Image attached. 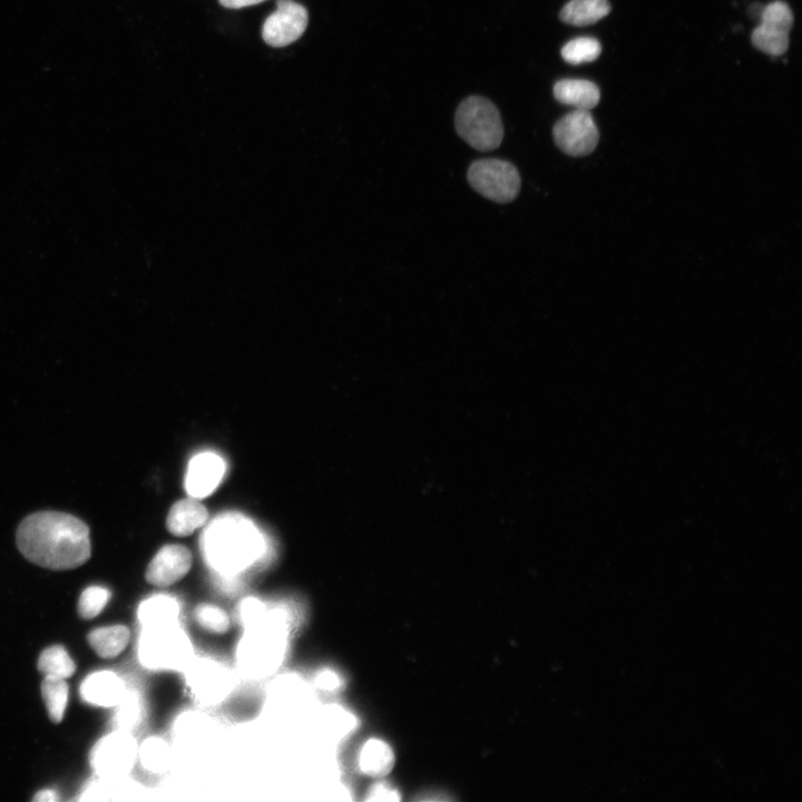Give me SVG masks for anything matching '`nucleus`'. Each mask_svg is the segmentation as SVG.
<instances>
[{
	"label": "nucleus",
	"mask_w": 802,
	"mask_h": 802,
	"mask_svg": "<svg viewBox=\"0 0 802 802\" xmlns=\"http://www.w3.org/2000/svg\"><path fill=\"white\" fill-rule=\"evenodd\" d=\"M37 666L39 672L45 676L49 675L60 678H68L76 671L72 658L61 645H52L45 648L39 655Z\"/></svg>",
	"instance_id": "nucleus-23"
},
{
	"label": "nucleus",
	"mask_w": 802,
	"mask_h": 802,
	"mask_svg": "<svg viewBox=\"0 0 802 802\" xmlns=\"http://www.w3.org/2000/svg\"><path fill=\"white\" fill-rule=\"evenodd\" d=\"M556 145L567 155L578 157L590 154L598 143V129L591 114L585 109H575L554 126Z\"/></svg>",
	"instance_id": "nucleus-9"
},
{
	"label": "nucleus",
	"mask_w": 802,
	"mask_h": 802,
	"mask_svg": "<svg viewBox=\"0 0 802 802\" xmlns=\"http://www.w3.org/2000/svg\"><path fill=\"white\" fill-rule=\"evenodd\" d=\"M751 39L755 48L771 56H780L789 48V32L772 26L759 23Z\"/></svg>",
	"instance_id": "nucleus-26"
},
{
	"label": "nucleus",
	"mask_w": 802,
	"mask_h": 802,
	"mask_svg": "<svg viewBox=\"0 0 802 802\" xmlns=\"http://www.w3.org/2000/svg\"><path fill=\"white\" fill-rule=\"evenodd\" d=\"M393 760L392 750L385 742L371 739L360 752L359 765L366 775L381 776L391 771Z\"/></svg>",
	"instance_id": "nucleus-20"
},
{
	"label": "nucleus",
	"mask_w": 802,
	"mask_h": 802,
	"mask_svg": "<svg viewBox=\"0 0 802 802\" xmlns=\"http://www.w3.org/2000/svg\"><path fill=\"white\" fill-rule=\"evenodd\" d=\"M126 691L125 682L110 671L95 672L88 675L80 685L81 698L89 704L102 707L116 706Z\"/></svg>",
	"instance_id": "nucleus-12"
},
{
	"label": "nucleus",
	"mask_w": 802,
	"mask_h": 802,
	"mask_svg": "<svg viewBox=\"0 0 802 802\" xmlns=\"http://www.w3.org/2000/svg\"><path fill=\"white\" fill-rule=\"evenodd\" d=\"M314 684L322 691L334 692L342 686V681L338 673L331 669H323L315 676Z\"/></svg>",
	"instance_id": "nucleus-33"
},
{
	"label": "nucleus",
	"mask_w": 802,
	"mask_h": 802,
	"mask_svg": "<svg viewBox=\"0 0 802 802\" xmlns=\"http://www.w3.org/2000/svg\"><path fill=\"white\" fill-rule=\"evenodd\" d=\"M138 757L146 770L160 773L169 766L170 747L164 739L150 736L138 749Z\"/></svg>",
	"instance_id": "nucleus-25"
},
{
	"label": "nucleus",
	"mask_w": 802,
	"mask_h": 802,
	"mask_svg": "<svg viewBox=\"0 0 802 802\" xmlns=\"http://www.w3.org/2000/svg\"><path fill=\"white\" fill-rule=\"evenodd\" d=\"M321 731L331 739L340 740L356 726V718L348 710L339 705H327L320 714Z\"/></svg>",
	"instance_id": "nucleus-22"
},
{
	"label": "nucleus",
	"mask_w": 802,
	"mask_h": 802,
	"mask_svg": "<svg viewBox=\"0 0 802 802\" xmlns=\"http://www.w3.org/2000/svg\"><path fill=\"white\" fill-rule=\"evenodd\" d=\"M69 687L65 678L46 675L41 682V695L49 718L59 723L63 718L68 702Z\"/></svg>",
	"instance_id": "nucleus-21"
},
{
	"label": "nucleus",
	"mask_w": 802,
	"mask_h": 802,
	"mask_svg": "<svg viewBox=\"0 0 802 802\" xmlns=\"http://www.w3.org/2000/svg\"><path fill=\"white\" fill-rule=\"evenodd\" d=\"M196 623L205 630L213 634H225L231 627L228 614L214 604H200L194 610Z\"/></svg>",
	"instance_id": "nucleus-29"
},
{
	"label": "nucleus",
	"mask_w": 802,
	"mask_h": 802,
	"mask_svg": "<svg viewBox=\"0 0 802 802\" xmlns=\"http://www.w3.org/2000/svg\"><path fill=\"white\" fill-rule=\"evenodd\" d=\"M287 644V618L283 610L271 609L264 622L245 629L236 648V663L247 677L272 674L281 664Z\"/></svg>",
	"instance_id": "nucleus-2"
},
{
	"label": "nucleus",
	"mask_w": 802,
	"mask_h": 802,
	"mask_svg": "<svg viewBox=\"0 0 802 802\" xmlns=\"http://www.w3.org/2000/svg\"><path fill=\"white\" fill-rule=\"evenodd\" d=\"M115 707L116 712L113 718L115 730L131 732L140 723L144 706L137 691L127 689Z\"/></svg>",
	"instance_id": "nucleus-24"
},
{
	"label": "nucleus",
	"mask_w": 802,
	"mask_h": 802,
	"mask_svg": "<svg viewBox=\"0 0 802 802\" xmlns=\"http://www.w3.org/2000/svg\"><path fill=\"white\" fill-rule=\"evenodd\" d=\"M555 98L575 109L589 110L599 102L598 87L586 79H561L554 86Z\"/></svg>",
	"instance_id": "nucleus-16"
},
{
	"label": "nucleus",
	"mask_w": 802,
	"mask_h": 802,
	"mask_svg": "<svg viewBox=\"0 0 802 802\" xmlns=\"http://www.w3.org/2000/svg\"><path fill=\"white\" fill-rule=\"evenodd\" d=\"M183 673L189 694L205 705L224 701L235 685L231 669L212 658L194 657Z\"/></svg>",
	"instance_id": "nucleus-7"
},
{
	"label": "nucleus",
	"mask_w": 802,
	"mask_h": 802,
	"mask_svg": "<svg viewBox=\"0 0 802 802\" xmlns=\"http://www.w3.org/2000/svg\"><path fill=\"white\" fill-rule=\"evenodd\" d=\"M219 3L228 9H241L261 3L265 0H218Z\"/></svg>",
	"instance_id": "nucleus-35"
},
{
	"label": "nucleus",
	"mask_w": 802,
	"mask_h": 802,
	"mask_svg": "<svg viewBox=\"0 0 802 802\" xmlns=\"http://www.w3.org/2000/svg\"><path fill=\"white\" fill-rule=\"evenodd\" d=\"M130 630L125 625L99 627L88 634V643L102 658L118 656L128 645Z\"/></svg>",
	"instance_id": "nucleus-18"
},
{
	"label": "nucleus",
	"mask_w": 802,
	"mask_h": 802,
	"mask_svg": "<svg viewBox=\"0 0 802 802\" xmlns=\"http://www.w3.org/2000/svg\"><path fill=\"white\" fill-rule=\"evenodd\" d=\"M760 23L780 28L790 32L793 25V14L790 7L782 1H774L763 8Z\"/></svg>",
	"instance_id": "nucleus-32"
},
{
	"label": "nucleus",
	"mask_w": 802,
	"mask_h": 802,
	"mask_svg": "<svg viewBox=\"0 0 802 802\" xmlns=\"http://www.w3.org/2000/svg\"><path fill=\"white\" fill-rule=\"evenodd\" d=\"M110 591L100 586L86 588L78 602V613L85 619H91L99 615L110 599Z\"/></svg>",
	"instance_id": "nucleus-30"
},
{
	"label": "nucleus",
	"mask_w": 802,
	"mask_h": 802,
	"mask_svg": "<svg viewBox=\"0 0 802 802\" xmlns=\"http://www.w3.org/2000/svg\"><path fill=\"white\" fill-rule=\"evenodd\" d=\"M17 546L31 563L55 570L79 567L91 554L87 525L59 511H39L26 517L17 530Z\"/></svg>",
	"instance_id": "nucleus-1"
},
{
	"label": "nucleus",
	"mask_w": 802,
	"mask_h": 802,
	"mask_svg": "<svg viewBox=\"0 0 802 802\" xmlns=\"http://www.w3.org/2000/svg\"><path fill=\"white\" fill-rule=\"evenodd\" d=\"M470 186L497 203L514 200L520 189V176L509 162L497 158H485L473 162L468 169Z\"/></svg>",
	"instance_id": "nucleus-6"
},
{
	"label": "nucleus",
	"mask_w": 802,
	"mask_h": 802,
	"mask_svg": "<svg viewBox=\"0 0 802 802\" xmlns=\"http://www.w3.org/2000/svg\"><path fill=\"white\" fill-rule=\"evenodd\" d=\"M138 746L131 732L115 730L101 737L90 752V764L105 777H123L133 769Z\"/></svg>",
	"instance_id": "nucleus-8"
},
{
	"label": "nucleus",
	"mask_w": 802,
	"mask_h": 802,
	"mask_svg": "<svg viewBox=\"0 0 802 802\" xmlns=\"http://www.w3.org/2000/svg\"><path fill=\"white\" fill-rule=\"evenodd\" d=\"M137 617L143 628L176 625L179 624L180 604L170 595L156 594L139 604Z\"/></svg>",
	"instance_id": "nucleus-14"
},
{
	"label": "nucleus",
	"mask_w": 802,
	"mask_h": 802,
	"mask_svg": "<svg viewBox=\"0 0 802 802\" xmlns=\"http://www.w3.org/2000/svg\"><path fill=\"white\" fill-rule=\"evenodd\" d=\"M270 608L255 597L244 598L237 608V615L241 624L245 629H250L261 625L266 618Z\"/></svg>",
	"instance_id": "nucleus-31"
},
{
	"label": "nucleus",
	"mask_w": 802,
	"mask_h": 802,
	"mask_svg": "<svg viewBox=\"0 0 802 802\" xmlns=\"http://www.w3.org/2000/svg\"><path fill=\"white\" fill-rule=\"evenodd\" d=\"M368 801H398V792L388 784L378 783L369 792Z\"/></svg>",
	"instance_id": "nucleus-34"
},
{
	"label": "nucleus",
	"mask_w": 802,
	"mask_h": 802,
	"mask_svg": "<svg viewBox=\"0 0 802 802\" xmlns=\"http://www.w3.org/2000/svg\"><path fill=\"white\" fill-rule=\"evenodd\" d=\"M143 793L138 783L123 777L99 776L87 785L82 792L81 800L86 801H109L135 799Z\"/></svg>",
	"instance_id": "nucleus-17"
},
{
	"label": "nucleus",
	"mask_w": 802,
	"mask_h": 802,
	"mask_svg": "<svg viewBox=\"0 0 802 802\" xmlns=\"http://www.w3.org/2000/svg\"><path fill=\"white\" fill-rule=\"evenodd\" d=\"M270 695L276 704L293 705L304 701L307 688L299 676L284 675L271 685Z\"/></svg>",
	"instance_id": "nucleus-27"
},
{
	"label": "nucleus",
	"mask_w": 802,
	"mask_h": 802,
	"mask_svg": "<svg viewBox=\"0 0 802 802\" xmlns=\"http://www.w3.org/2000/svg\"><path fill=\"white\" fill-rule=\"evenodd\" d=\"M602 47L598 40L589 37H580L568 41L561 49V57L565 61L579 65L590 62L600 55Z\"/></svg>",
	"instance_id": "nucleus-28"
},
{
	"label": "nucleus",
	"mask_w": 802,
	"mask_h": 802,
	"mask_svg": "<svg viewBox=\"0 0 802 802\" xmlns=\"http://www.w3.org/2000/svg\"><path fill=\"white\" fill-rule=\"evenodd\" d=\"M454 125L459 136L480 151L497 148L503 137V126L497 107L480 96L468 97L459 105Z\"/></svg>",
	"instance_id": "nucleus-5"
},
{
	"label": "nucleus",
	"mask_w": 802,
	"mask_h": 802,
	"mask_svg": "<svg viewBox=\"0 0 802 802\" xmlns=\"http://www.w3.org/2000/svg\"><path fill=\"white\" fill-rule=\"evenodd\" d=\"M309 22L307 10L293 0H278L277 8L264 21L262 37L272 47H285L296 41Z\"/></svg>",
	"instance_id": "nucleus-10"
},
{
	"label": "nucleus",
	"mask_w": 802,
	"mask_h": 802,
	"mask_svg": "<svg viewBox=\"0 0 802 802\" xmlns=\"http://www.w3.org/2000/svg\"><path fill=\"white\" fill-rule=\"evenodd\" d=\"M224 473L222 459L212 453L195 457L186 475V490L193 498L208 496L218 485Z\"/></svg>",
	"instance_id": "nucleus-13"
},
{
	"label": "nucleus",
	"mask_w": 802,
	"mask_h": 802,
	"mask_svg": "<svg viewBox=\"0 0 802 802\" xmlns=\"http://www.w3.org/2000/svg\"><path fill=\"white\" fill-rule=\"evenodd\" d=\"M137 653L144 667L157 672H183L194 658L192 640L179 624L143 628Z\"/></svg>",
	"instance_id": "nucleus-4"
},
{
	"label": "nucleus",
	"mask_w": 802,
	"mask_h": 802,
	"mask_svg": "<svg viewBox=\"0 0 802 802\" xmlns=\"http://www.w3.org/2000/svg\"><path fill=\"white\" fill-rule=\"evenodd\" d=\"M192 564V554L185 546L166 545L148 564L145 578L153 586L168 587L184 578Z\"/></svg>",
	"instance_id": "nucleus-11"
},
{
	"label": "nucleus",
	"mask_w": 802,
	"mask_h": 802,
	"mask_svg": "<svg viewBox=\"0 0 802 802\" xmlns=\"http://www.w3.org/2000/svg\"><path fill=\"white\" fill-rule=\"evenodd\" d=\"M207 510L196 498L183 499L174 503L168 512L166 526L175 536H188L203 526Z\"/></svg>",
	"instance_id": "nucleus-15"
},
{
	"label": "nucleus",
	"mask_w": 802,
	"mask_h": 802,
	"mask_svg": "<svg viewBox=\"0 0 802 802\" xmlns=\"http://www.w3.org/2000/svg\"><path fill=\"white\" fill-rule=\"evenodd\" d=\"M610 12L608 0H570L560 11V19L571 26H588Z\"/></svg>",
	"instance_id": "nucleus-19"
},
{
	"label": "nucleus",
	"mask_w": 802,
	"mask_h": 802,
	"mask_svg": "<svg viewBox=\"0 0 802 802\" xmlns=\"http://www.w3.org/2000/svg\"><path fill=\"white\" fill-rule=\"evenodd\" d=\"M206 537L205 552L212 566L222 573H236L255 561L262 540L250 525L237 518L213 526Z\"/></svg>",
	"instance_id": "nucleus-3"
},
{
	"label": "nucleus",
	"mask_w": 802,
	"mask_h": 802,
	"mask_svg": "<svg viewBox=\"0 0 802 802\" xmlns=\"http://www.w3.org/2000/svg\"><path fill=\"white\" fill-rule=\"evenodd\" d=\"M56 800H57L56 792H53L51 790L40 791L33 796V801H45L46 802V801H56Z\"/></svg>",
	"instance_id": "nucleus-36"
}]
</instances>
